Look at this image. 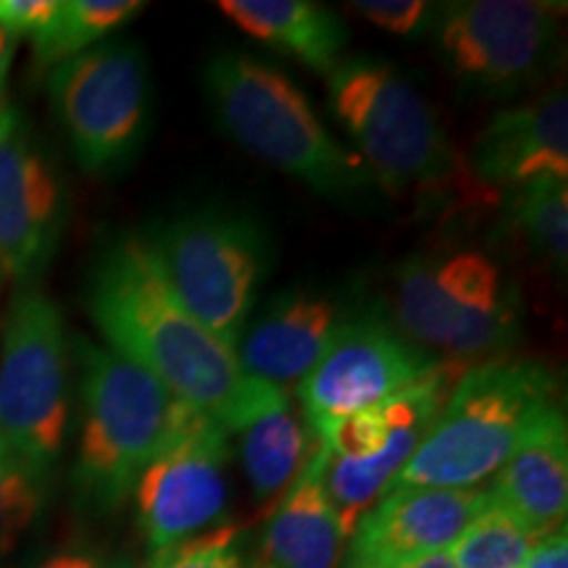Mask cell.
<instances>
[{"mask_svg":"<svg viewBox=\"0 0 568 568\" xmlns=\"http://www.w3.org/2000/svg\"><path fill=\"white\" fill-rule=\"evenodd\" d=\"M88 311L111 353L230 435L243 424L264 382L247 376L237 353L184 308L148 237L126 234L105 247L90 274Z\"/></svg>","mask_w":568,"mask_h":568,"instance_id":"obj_1","label":"cell"},{"mask_svg":"<svg viewBox=\"0 0 568 568\" xmlns=\"http://www.w3.org/2000/svg\"><path fill=\"white\" fill-rule=\"evenodd\" d=\"M558 374L535 358L485 361L464 372L395 489H477L560 403ZM385 493V495H387Z\"/></svg>","mask_w":568,"mask_h":568,"instance_id":"obj_2","label":"cell"},{"mask_svg":"<svg viewBox=\"0 0 568 568\" xmlns=\"http://www.w3.org/2000/svg\"><path fill=\"white\" fill-rule=\"evenodd\" d=\"M203 88L222 130L318 195H351L372 182L361 155L326 130L293 80L253 55L224 51L203 69Z\"/></svg>","mask_w":568,"mask_h":568,"instance_id":"obj_3","label":"cell"},{"mask_svg":"<svg viewBox=\"0 0 568 568\" xmlns=\"http://www.w3.org/2000/svg\"><path fill=\"white\" fill-rule=\"evenodd\" d=\"M326 82L332 109L353 134L361 161L389 193L429 203L456 193L468 197L471 166L447 140L424 92L400 71L376 59H345Z\"/></svg>","mask_w":568,"mask_h":568,"instance_id":"obj_4","label":"cell"},{"mask_svg":"<svg viewBox=\"0 0 568 568\" xmlns=\"http://www.w3.org/2000/svg\"><path fill=\"white\" fill-rule=\"evenodd\" d=\"M82 432L74 495L88 514L119 510L190 406L109 347L80 343Z\"/></svg>","mask_w":568,"mask_h":568,"instance_id":"obj_5","label":"cell"},{"mask_svg":"<svg viewBox=\"0 0 568 568\" xmlns=\"http://www.w3.org/2000/svg\"><path fill=\"white\" fill-rule=\"evenodd\" d=\"M393 316L397 332L414 345L477 364L500 358L521 329L518 293L479 251L403 261L395 272Z\"/></svg>","mask_w":568,"mask_h":568,"instance_id":"obj_6","label":"cell"},{"mask_svg":"<svg viewBox=\"0 0 568 568\" xmlns=\"http://www.w3.org/2000/svg\"><path fill=\"white\" fill-rule=\"evenodd\" d=\"M69 429V339L59 303L38 282L17 284L0 337V439L40 481Z\"/></svg>","mask_w":568,"mask_h":568,"instance_id":"obj_7","label":"cell"},{"mask_svg":"<svg viewBox=\"0 0 568 568\" xmlns=\"http://www.w3.org/2000/svg\"><path fill=\"white\" fill-rule=\"evenodd\" d=\"M148 243L184 308L237 351L268 266L264 226L230 209H201L166 222Z\"/></svg>","mask_w":568,"mask_h":568,"instance_id":"obj_8","label":"cell"},{"mask_svg":"<svg viewBox=\"0 0 568 568\" xmlns=\"http://www.w3.org/2000/svg\"><path fill=\"white\" fill-rule=\"evenodd\" d=\"M51 103L88 174H113L151 130V69L138 42L111 40L51 69Z\"/></svg>","mask_w":568,"mask_h":568,"instance_id":"obj_9","label":"cell"},{"mask_svg":"<svg viewBox=\"0 0 568 568\" xmlns=\"http://www.w3.org/2000/svg\"><path fill=\"white\" fill-rule=\"evenodd\" d=\"M564 3L464 0L437 17L439 59L466 90L506 98L537 82L558 42Z\"/></svg>","mask_w":568,"mask_h":568,"instance_id":"obj_10","label":"cell"},{"mask_svg":"<svg viewBox=\"0 0 568 568\" xmlns=\"http://www.w3.org/2000/svg\"><path fill=\"white\" fill-rule=\"evenodd\" d=\"M445 361L403 337L379 314L339 322L318 364L297 382V400L311 429L355 414L426 379Z\"/></svg>","mask_w":568,"mask_h":568,"instance_id":"obj_11","label":"cell"},{"mask_svg":"<svg viewBox=\"0 0 568 568\" xmlns=\"http://www.w3.org/2000/svg\"><path fill=\"white\" fill-rule=\"evenodd\" d=\"M230 432L190 408L134 487L138 524L151 552L213 529L226 508Z\"/></svg>","mask_w":568,"mask_h":568,"instance_id":"obj_12","label":"cell"},{"mask_svg":"<svg viewBox=\"0 0 568 568\" xmlns=\"http://www.w3.org/2000/svg\"><path fill=\"white\" fill-rule=\"evenodd\" d=\"M63 224L61 184L11 103L0 105V274L32 284L51 264Z\"/></svg>","mask_w":568,"mask_h":568,"instance_id":"obj_13","label":"cell"},{"mask_svg":"<svg viewBox=\"0 0 568 568\" xmlns=\"http://www.w3.org/2000/svg\"><path fill=\"white\" fill-rule=\"evenodd\" d=\"M489 503L487 489H395L361 516L343 568H403L445 552Z\"/></svg>","mask_w":568,"mask_h":568,"instance_id":"obj_14","label":"cell"},{"mask_svg":"<svg viewBox=\"0 0 568 568\" xmlns=\"http://www.w3.org/2000/svg\"><path fill=\"white\" fill-rule=\"evenodd\" d=\"M453 385H456V376H450V366L445 364L439 372L416 382L414 387L393 395L395 432L379 456L353 460L337 458L329 453L324 485L345 537H351L355 524L361 521V516L376 500L385 497L389 485L400 474V468L408 464V458L416 453L418 443L429 432L432 422L443 410Z\"/></svg>","mask_w":568,"mask_h":568,"instance_id":"obj_15","label":"cell"},{"mask_svg":"<svg viewBox=\"0 0 568 568\" xmlns=\"http://www.w3.org/2000/svg\"><path fill=\"white\" fill-rule=\"evenodd\" d=\"M468 166L489 187L518 190L542 176L568 180L566 92L497 113L477 138Z\"/></svg>","mask_w":568,"mask_h":568,"instance_id":"obj_16","label":"cell"},{"mask_svg":"<svg viewBox=\"0 0 568 568\" xmlns=\"http://www.w3.org/2000/svg\"><path fill=\"white\" fill-rule=\"evenodd\" d=\"M337 326V308L329 297L305 290L282 293L245 326L234 353L247 376L284 389L318 364Z\"/></svg>","mask_w":568,"mask_h":568,"instance_id":"obj_17","label":"cell"},{"mask_svg":"<svg viewBox=\"0 0 568 568\" xmlns=\"http://www.w3.org/2000/svg\"><path fill=\"white\" fill-rule=\"evenodd\" d=\"M493 503L514 514L537 537L566 527L568 508V426L558 408L524 439L497 471Z\"/></svg>","mask_w":568,"mask_h":568,"instance_id":"obj_18","label":"cell"},{"mask_svg":"<svg viewBox=\"0 0 568 568\" xmlns=\"http://www.w3.org/2000/svg\"><path fill=\"white\" fill-rule=\"evenodd\" d=\"M329 450L318 443L303 471L280 497L264 535L268 568H343L345 531L326 495Z\"/></svg>","mask_w":568,"mask_h":568,"instance_id":"obj_19","label":"cell"},{"mask_svg":"<svg viewBox=\"0 0 568 568\" xmlns=\"http://www.w3.org/2000/svg\"><path fill=\"white\" fill-rule=\"evenodd\" d=\"M240 453L245 477L251 481L253 500L261 508H272L303 471L308 460V429L301 414L290 406L282 387L261 385L243 418Z\"/></svg>","mask_w":568,"mask_h":568,"instance_id":"obj_20","label":"cell"},{"mask_svg":"<svg viewBox=\"0 0 568 568\" xmlns=\"http://www.w3.org/2000/svg\"><path fill=\"white\" fill-rule=\"evenodd\" d=\"M219 11L245 34L318 74L326 77L343 61V19L311 0H222Z\"/></svg>","mask_w":568,"mask_h":568,"instance_id":"obj_21","label":"cell"},{"mask_svg":"<svg viewBox=\"0 0 568 568\" xmlns=\"http://www.w3.org/2000/svg\"><path fill=\"white\" fill-rule=\"evenodd\" d=\"M145 9L138 0H59L53 19L32 38L34 59L42 69L74 59L103 38L122 30Z\"/></svg>","mask_w":568,"mask_h":568,"instance_id":"obj_22","label":"cell"},{"mask_svg":"<svg viewBox=\"0 0 568 568\" xmlns=\"http://www.w3.org/2000/svg\"><path fill=\"white\" fill-rule=\"evenodd\" d=\"M539 539L489 497L485 510L460 531L447 556L456 568H524Z\"/></svg>","mask_w":568,"mask_h":568,"instance_id":"obj_23","label":"cell"},{"mask_svg":"<svg viewBox=\"0 0 568 568\" xmlns=\"http://www.w3.org/2000/svg\"><path fill=\"white\" fill-rule=\"evenodd\" d=\"M514 216L527 240L552 264L568 258V180L542 176L516 190Z\"/></svg>","mask_w":568,"mask_h":568,"instance_id":"obj_24","label":"cell"},{"mask_svg":"<svg viewBox=\"0 0 568 568\" xmlns=\"http://www.w3.org/2000/svg\"><path fill=\"white\" fill-rule=\"evenodd\" d=\"M45 481H40L11 447L0 439V560L17 548L42 508Z\"/></svg>","mask_w":568,"mask_h":568,"instance_id":"obj_25","label":"cell"},{"mask_svg":"<svg viewBox=\"0 0 568 568\" xmlns=\"http://www.w3.org/2000/svg\"><path fill=\"white\" fill-rule=\"evenodd\" d=\"M316 437L332 456L364 460L385 450L395 432L393 397L382 400L379 406L355 410L339 416L335 422L316 426Z\"/></svg>","mask_w":568,"mask_h":568,"instance_id":"obj_26","label":"cell"},{"mask_svg":"<svg viewBox=\"0 0 568 568\" xmlns=\"http://www.w3.org/2000/svg\"><path fill=\"white\" fill-rule=\"evenodd\" d=\"M148 568H243L240 527H213L172 548L151 552Z\"/></svg>","mask_w":568,"mask_h":568,"instance_id":"obj_27","label":"cell"},{"mask_svg":"<svg viewBox=\"0 0 568 568\" xmlns=\"http://www.w3.org/2000/svg\"><path fill=\"white\" fill-rule=\"evenodd\" d=\"M351 9L397 38H410L435 17V6L422 3V0H355Z\"/></svg>","mask_w":568,"mask_h":568,"instance_id":"obj_28","label":"cell"},{"mask_svg":"<svg viewBox=\"0 0 568 568\" xmlns=\"http://www.w3.org/2000/svg\"><path fill=\"white\" fill-rule=\"evenodd\" d=\"M59 0H0V27L13 38H34L53 19Z\"/></svg>","mask_w":568,"mask_h":568,"instance_id":"obj_29","label":"cell"},{"mask_svg":"<svg viewBox=\"0 0 568 568\" xmlns=\"http://www.w3.org/2000/svg\"><path fill=\"white\" fill-rule=\"evenodd\" d=\"M524 568H568V539L566 527L542 537L529 552Z\"/></svg>","mask_w":568,"mask_h":568,"instance_id":"obj_30","label":"cell"},{"mask_svg":"<svg viewBox=\"0 0 568 568\" xmlns=\"http://www.w3.org/2000/svg\"><path fill=\"white\" fill-rule=\"evenodd\" d=\"M38 568H134V564L130 558L103 552H59Z\"/></svg>","mask_w":568,"mask_h":568,"instance_id":"obj_31","label":"cell"},{"mask_svg":"<svg viewBox=\"0 0 568 568\" xmlns=\"http://www.w3.org/2000/svg\"><path fill=\"white\" fill-rule=\"evenodd\" d=\"M17 40L9 30L0 27V105H6V84H9V71L13 63V51H17Z\"/></svg>","mask_w":568,"mask_h":568,"instance_id":"obj_32","label":"cell"},{"mask_svg":"<svg viewBox=\"0 0 568 568\" xmlns=\"http://www.w3.org/2000/svg\"><path fill=\"white\" fill-rule=\"evenodd\" d=\"M403 568H456V564H453L450 556H447V550H445V552H435V556L422 558V560H416V564L403 566Z\"/></svg>","mask_w":568,"mask_h":568,"instance_id":"obj_33","label":"cell"},{"mask_svg":"<svg viewBox=\"0 0 568 568\" xmlns=\"http://www.w3.org/2000/svg\"><path fill=\"white\" fill-rule=\"evenodd\" d=\"M0 290H3V274H0Z\"/></svg>","mask_w":568,"mask_h":568,"instance_id":"obj_34","label":"cell"}]
</instances>
